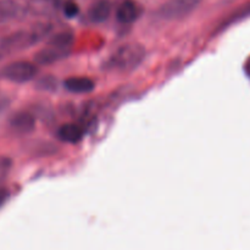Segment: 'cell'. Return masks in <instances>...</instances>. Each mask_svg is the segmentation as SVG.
Instances as JSON below:
<instances>
[{"label":"cell","mask_w":250,"mask_h":250,"mask_svg":"<svg viewBox=\"0 0 250 250\" xmlns=\"http://www.w3.org/2000/svg\"><path fill=\"white\" fill-rule=\"evenodd\" d=\"M146 58V49L138 43H126L115 49L103 63L107 72L125 73L136 70Z\"/></svg>","instance_id":"cell-1"},{"label":"cell","mask_w":250,"mask_h":250,"mask_svg":"<svg viewBox=\"0 0 250 250\" xmlns=\"http://www.w3.org/2000/svg\"><path fill=\"white\" fill-rule=\"evenodd\" d=\"M53 29L50 23H41L27 31H17L0 42V55L17 53L34 45Z\"/></svg>","instance_id":"cell-2"},{"label":"cell","mask_w":250,"mask_h":250,"mask_svg":"<svg viewBox=\"0 0 250 250\" xmlns=\"http://www.w3.org/2000/svg\"><path fill=\"white\" fill-rule=\"evenodd\" d=\"M37 66L28 61H15L0 70V78L14 83H26L37 76Z\"/></svg>","instance_id":"cell-3"},{"label":"cell","mask_w":250,"mask_h":250,"mask_svg":"<svg viewBox=\"0 0 250 250\" xmlns=\"http://www.w3.org/2000/svg\"><path fill=\"white\" fill-rule=\"evenodd\" d=\"M202 0H168L159 10L161 19L180 20L197 9Z\"/></svg>","instance_id":"cell-4"},{"label":"cell","mask_w":250,"mask_h":250,"mask_svg":"<svg viewBox=\"0 0 250 250\" xmlns=\"http://www.w3.org/2000/svg\"><path fill=\"white\" fill-rule=\"evenodd\" d=\"M68 54H70V49L58 48V46L48 44L45 48L41 49V50L36 54L34 61H36L38 65H51V63L58 62V61L65 59Z\"/></svg>","instance_id":"cell-5"},{"label":"cell","mask_w":250,"mask_h":250,"mask_svg":"<svg viewBox=\"0 0 250 250\" xmlns=\"http://www.w3.org/2000/svg\"><path fill=\"white\" fill-rule=\"evenodd\" d=\"M12 131L19 134H28L36 127V120L32 114L27 111L16 112L9 121Z\"/></svg>","instance_id":"cell-6"},{"label":"cell","mask_w":250,"mask_h":250,"mask_svg":"<svg viewBox=\"0 0 250 250\" xmlns=\"http://www.w3.org/2000/svg\"><path fill=\"white\" fill-rule=\"evenodd\" d=\"M141 15V9L133 0H124L116 9V19L120 23L131 24L137 21Z\"/></svg>","instance_id":"cell-7"},{"label":"cell","mask_w":250,"mask_h":250,"mask_svg":"<svg viewBox=\"0 0 250 250\" xmlns=\"http://www.w3.org/2000/svg\"><path fill=\"white\" fill-rule=\"evenodd\" d=\"M26 9L17 0H0V24L23 16Z\"/></svg>","instance_id":"cell-8"},{"label":"cell","mask_w":250,"mask_h":250,"mask_svg":"<svg viewBox=\"0 0 250 250\" xmlns=\"http://www.w3.org/2000/svg\"><path fill=\"white\" fill-rule=\"evenodd\" d=\"M111 14V4L109 0H98L90 6L88 11V19L93 23H102L106 21Z\"/></svg>","instance_id":"cell-9"},{"label":"cell","mask_w":250,"mask_h":250,"mask_svg":"<svg viewBox=\"0 0 250 250\" xmlns=\"http://www.w3.org/2000/svg\"><path fill=\"white\" fill-rule=\"evenodd\" d=\"M66 89L75 94H87L95 88L94 82L87 77H70L63 83Z\"/></svg>","instance_id":"cell-10"},{"label":"cell","mask_w":250,"mask_h":250,"mask_svg":"<svg viewBox=\"0 0 250 250\" xmlns=\"http://www.w3.org/2000/svg\"><path fill=\"white\" fill-rule=\"evenodd\" d=\"M84 136V132L81 128L78 125L75 124H66L62 125L60 128L58 129V137L60 141L65 142V143L76 144L81 141Z\"/></svg>","instance_id":"cell-11"},{"label":"cell","mask_w":250,"mask_h":250,"mask_svg":"<svg viewBox=\"0 0 250 250\" xmlns=\"http://www.w3.org/2000/svg\"><path fill=\"white\" fill-rule=\"evenodd\" d=\"M59 6V0H29L27 11L36 16H46Z\"/></svg>","instance_id":"cell-12"},{"label":"cell","mask_w":250,"mask_h":250,"mask_svg":"<svg viewBox=\"0 0 250 250\" xmlns=\"http://www.w3.org/2000/svg\"><path fill=\"white\" fill-rule=\"evenodd\" d=\"M63 14H65V16L67 17H75L76 15L78 14V5L76 4L75 1H72V0H70V1H66L65 4H63Z\"/></svg>","instance_id":"cell-13"},{"label":"cell","mask_w":250,"mask_h":250,"mask_svg":"<svg viewBox=\"0 0 250 250\" xmlns=\"http://www.w3.org/2000/svg\"><path fill=\"white\" fill-rule=\"evenodd\" d=\"M7 195H9V193H7L6 189H2V188H0V205L2 204V203L6 200Z\"/></svg>","instance_id":"cell-14"}]
</instances>
